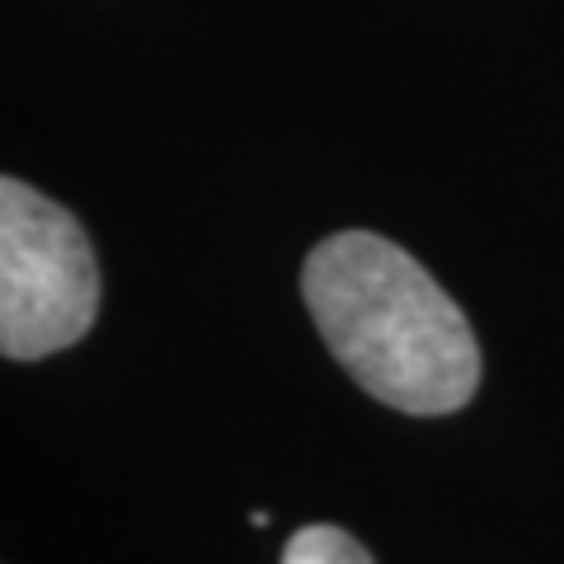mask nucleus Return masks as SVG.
<instances>
[{
    "mask_svg": "<svg viewBox=\"0 0 564 564\" xmlns=\"http://www.w3.org/2000/svg\"><path fill=\"white\" fill-rule=\"evenodd\" d=\"M306 311L344 372L400 414H452L480 386L470 321L395 240L339 231L306 254Z\"/></svg>",
    "mask_w": 564,
    "mask_h": 564,
    "instance_id": "nucleus-1",
    "label": "nucleus"
},
{
    "mask_svg": "<svg viewBox=\"0 0 564 564\" xmlns=\"http://www.w3.org/2000/svg\"><path fill=\"white\" fill-rule=\"evenodd\" d=\"M99 263L85 226L33 184H0V348L14 362L52 358L90 334Z\"/></svg>",
    "mask_w": 564,
    "mask_h": 564,
    "instance_id": "nucleus-2",
    "label": "nucleus"
},
{
    "mask_svg": "<svg viewBox=\"0 0 564 564\" xmlns=\"http://www.w3.org/2000/svg\"><path fill=\"white\" fill-rule=\"evenodd\" d=\"M282 564H377L367 555V545L358 536H348L344 527L315 522L292 532V541L282 545Z\"/></svg>",
    "mask_w": 564,
    "mask_h": 564,
    "instance_id": "nucleus-3",
    "label": "nucleus"
}]
</instances>
